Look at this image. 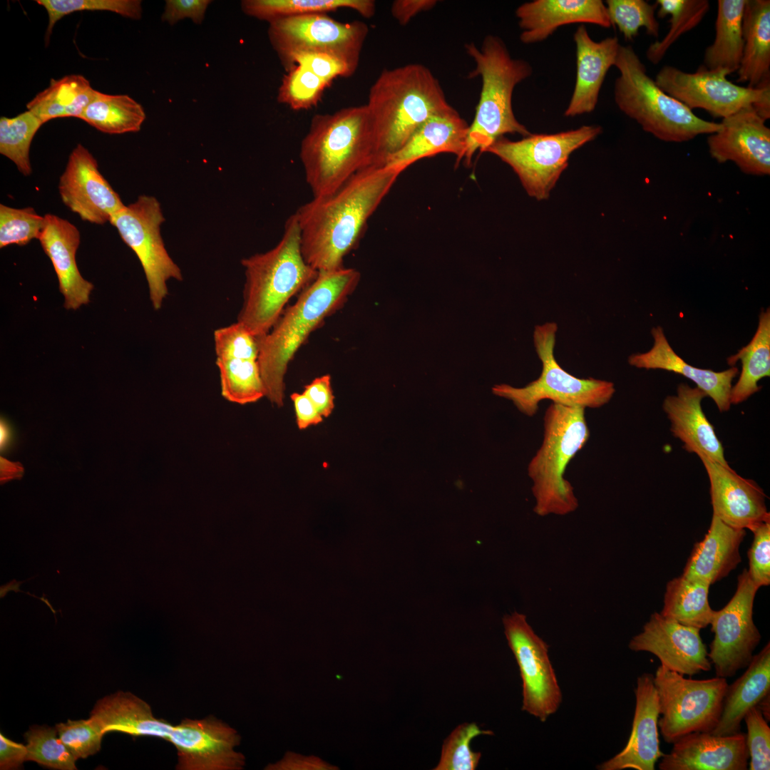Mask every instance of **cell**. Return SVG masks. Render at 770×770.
Returning a JSON list of instances; mask_svg holds the SVG:
<instances>
[{"label": "cell", "mask_w": 770, "mask_h": 770, "mask_svg": "<svg viewBox=\"0 0 770 770\" xmlns=\"http://www.w3.org/2000/svg\"><path fill=\"white\" fill-rule=\"evenodd\" d=\"M400 174L384 165L362 170L333 193L312 197L297 211L306 262L317 272L344 267L367 222Z\"/></svg>", "instance_id": "cell-1"}, {"label": "cell", "mask_w": 770, "mask_h": 770, "mask_svg": "<svg viewBox=\"0 0 770 770\" xmlns=\"http://www.w3.org/2000/svg\"><path fill=\"white\" fill-rule=\"evenodd\" d=\"M359 280L360 273L354 268L319 272L271 329L257 337V361L265 396L272 404L284 405V376L295 353L325 318L344 305Z\"/></svg>", "instance_id": "cell-2"}, {"label": "cell", "mask_w": 770, "mask_h": 770, "mask_svg": "<svg viewBox=\"0 0 770 770\" xmlns=\"http://www.w3.org/2000/svg\"><path fill=\"white\" fill-rule=\"evenodd\" d=\"M299 158L313 197L330 195L355 174L375 165V139L365 105L312 118Z\"/></svg>", "instance_id": "cell-3"}, {"label": "cell", "mask_w": 770, "mask_h": 770, "mask_svg": "<svg viewBox=\"0 0 770 770\" xmlns=\"http://www.w3.org/2000/svg\"><path fill=\"white\" fill-rule=\"evenodd\" d=\"M366 106L374 134L376 166L384 165L428 119L452 108L438 80L419 63L382 71Z\"/></svg>", "instance_id": "cell-4"}, {"label": "cell", "mask_w": 770, "mask_h": 770, "mask_svg": "<svg viewBox=\"0 0 770 770\" xmlns=\"http://www.w3.org/2000/svg\"><path fill=\"white\" fill-rule=\"evenodd\" d=\"M296 213L284 224L282 236L270 250L241 260L245 268L243 301L237 322L256 337L266 334L290 298L302 292L319 272L304 260Z\"/></svg>", "instance_id": "cell-5"}, {"label": "cell", "mask_w": 770, "mask_h": 770, "mask_svg": "<svg viewBox=\"0 0 770 770\" xmlns=\"http://www.w3.org/2000/svg\"><path fill=\"white\" fill-rule=\"evenodd\" d=\"M465 51L475 62L470 78L481 76L482 86L472 123L468 125L463 159L468 165L476 152H486L497 139L505 134H531L516 118L513 109L515 86L530 77L531 65L511 56L505 43L498 36L487 35L478 48L466 43Z\"/></svg>", "instance_id": "cell-6"}, {"label": "cell", "mask_w": 770, "mask_h": 770, "mask_svg": "<svg viewBox=\"0 0 770 770\" xmlns=\"http://www.w3.org/2000/svg\"><path fill=\"white\" fill-rule=\"evenodd\" d=\"M615 66L620 72L614 86L617 106L657 139L686 142L721 128L720 123L700 118L660 88L631 46L620 45Z\"/></svg>", "instance_id": "cell-7"}, {"label": "cell", "mask_w": 770, "mask_h": 770, "mask_svg": "<svg viewBox=\"0 0 770 770\" xmlns=\"http://www.w3.org/2000/svg\"><path fill=\"white\" fill-rule=\"evenodd\" d=\"M543 428L542 444L528 467L535 500L533 511L539 516L565 515L578 508L574 488L564 474L590 438L585 409L552 403Z\"/></svg>", "instance_id": "cell-8"}, {"label": "cell", "mask_w": 770, "mask_h": 770, "mask_svg": "<svg viewBox=\"0 0 770 770\" xmlns=\"http://www.w3.org/2000/svg\"><path fill=\"white\" fill-rule=\"evenodd\" d=\"M558 325L547 322L536 325L533 332L534 346L542 369L539 377L522 388L507 384L496 385L495 395L511 400L517 409L528 416L538 411L541 401L582 408H600L607 404L615 389L611 381L593 378H578L558 363L554 355Z\"/></svg>", "instance_id": "cell-9"}, {"label": "cell", "mask_w": 770, "mask_h": 770, "mask_svg": "<svg viewBox=\"0 0 770 770\" xmlns=\"http://www.w3.org/2000/svg\"><path fill=\"white\" fill-rule=\"evenodd\" d=\"M602 133L599 125H582L553 134H530L519 140L503 136L486 150L508 165L528 195L538 200L549 197L570 155Z\"/></svg>", "instance_id": "cell-10"}, {"label": "cell", "mask_w": 770, "mask_h": 770, "mask_svg": "<svg viewBox=\"0 0 770 770\" xmlns=\"http://www.w3.org/2000/svg\"><path fill=\"white\" fill-rule=\"evenodd\" d=\"M663 739L673 744L693 732H711L718 724L728 687L726 678H686L661 664L653 675Z\"/></svg>", "instance_id": "cell-11"}, {"label": "cell", "mask_w": 770, "mask_h": 770, "mask_svg": "<svg viewBox=\"0 0 770 770\" xmlns=\"http://www.w3.org/2000/svg\"><path fill=\"white\" fill-rule=\"evenodd\" d=\"M725 69L709 70L703 65L694 73L672 66H663L655 82L666 93L690 110L702 108L714 118H727L741 108L753 106L764 120L770 118V85L751 88L727 78Z\"/></svg>", "instance_id": "cell-12"}, {"label": "cell", "mask_w": 770, "mask_h": 770, "mask_svg": "<svg viewBox=\"0 0 770 770\" xmlns=\"http://www.w3.org/2000/svg\"><path fill=\"white\" fill-rule=\"evenodd\" d=\"M164 221L158 199L143 195L134 202L125 205L109 222L138 257L155 310L161 308L168 294L167 282L183 279L182 271L168 252L160 234Z\"/></svg>", "instance_id": "cell-13"}, {"label": "cell", "mask_w": 770, "mask_h": 770, "mask_svg": "<svg viewBox=\"0 0 770 770\" xmlns=\"http://www.w3.org/2000/svg\"><path fill=\"white\" fill-rule=\"evenodd\" d=\"M269 24V39L280 60L294 52L317 51L338 56L358 66L369 33L363 21L341 22L327 14L287 17Z\"/></svg>", "instance_id": "cell-14"}, {"label": "cell", "mask_w": 770, "mask_h": 770, "mask_svg": "<svg viewBox=\"0 0 770 770\" xmlns=\"http://www.w3.org/2000/svg\"><path fill=\"white\" fill-rule=\"evenodd\" d=\"M504 633L519 667L522 710L541 722L556 712L562 692L548 655V645L518 612L503 617Z\"/></svg>", "instance_id": "cell-15"}, {"label": "cell", "mask_w": 770, "mask_h": 770, "mask_svg": "<svg viewBox=\"0 0 770 770\" xmlns=\"http://www.w3.org/2000/svg\"><path fill=\"white\" fill-rule=\"evenodd\" d=\"M759 587L744 569L738 576L736 590L721 610H713L709 625L714 634L707 656L717 677L729 678L746 668L761 636L753 620V605Z\"/></svg>", "instance_id": "cell-16"}, {"label": "cell", "mask_w": 770, "mask_h": 770, "mask_svg": "<svg viewBox=\"0 0 770 770\" xmlns=\"http://www.w3.org/2000/svg\"><path fill=\"white\" fill-rule=\"evenodd\" d=\"M237 732L210 717L201 720L185 719L174 728L168 741L178 751L180 770H239L244 756L234 751L239 744Z\"/></svg>", "instance_id": "cell-17"}, {"label": "cell", "mask_w": 770, "mask_h": 770, "mask_svg": "<svg viewBox=\"0 0 770 770\" xmlns=\"http://www.w3.org/2000/svg\"><path fill=\"white\" fill-rule=\"evenodd\" d=\"M58 192L70 210L92 224L110 222L125 205L99 171L96 158L81 144L68 157L59 179Z\"/></svg>", "instance_id": "cell-18"}, {"label": "cell", "mask_w": 770, "mask_h": 770, "mask_svg": "<svg viewBox=\"0 0 770 770\" xmlns=\"http://www.w3.org/2000/svg\"><path fill=\"white\" fill-rule=\"evenodd\" d=\"M699 631L655 612L642 631L630 640L628 647L635 652H650L662 666L691 677L712 668Z\"/></svg>", "instance_id": "cell-19"}, {"label": "cell", "mask_w": 770, "mask_h": 770, "mask_svg": "<svg viewBox=\"0 0 770 770\" xmlns=\"http://www.w3.org/2000/svg\"><path fill=\"white\" fill-rule=\"evenodd\" d=\"M753 106L722 119L721 128L707 138L711 156L718 163L734 162L744 173L770 174V129Z\"/></svg>", "instance_id": "cell-20"}, {"label": "cell", "mask_w": 770, "mask_h": 770, "mask_svg": "<svg viewBox=\"0 0 770 770\" xmlns=\"http://www.w3.org/2000/svg\"><path fill=\"white\" fill-rule=\"evenodd\" d=\"M697 456L709 477L713 514L726 524L744 530L770 517L766 495L754 481L741 477L729 466Z\"/></svg>", "instance_id": "cell-21"}, {"label": "cell", "mask_w": 770, "mask_h": 770, "mask_svg": "<svg viewBox=\"0 0 770 770\" xmlns=\"http://www.w3.org/2000/svg\"><path fill=\"white\" fill-rule=\"evenodd\" d=\"M635 709L630 736L625 748L597 766L600 770H654L664 755L659 747V709L653 675L644 673L637 679Z\"/></svg>", "instance_id": "cell-22"}, {"label": "cell", "mask_w": 770, "mask_h": 770, "mask_svg": "<svg viewBox=\"0 0 770 770\" xmlns=\"http://www.w3.org/2000/svg\"><path fill=\"white\" fill-rule=\"evenodd\" d=\"M749 759L746 734L718 736L693 732L673 743L661 757L660 770H746Z\"/></svg>", "instance_id": "cell-23"}, {"label": "cell", "mask_w": 770, "mask_h": 770, "mask_svg": "<svg viewBox=\"0 0 770 770\" xmlns=\"http://www.w3.org/2000/svg\"><path fill=\"white\" fill-rule=\"evenodd\" d=\"M515 16L522 30L520 40L525 44L541 42L565 25L612 26L606 5L600 0H534L520 4Z\"/></svg>", "instance_id": "cell-24"}, {"label": "cell", "mask_w": 770, "mask_h": 770, "mask_svg": "<svg viewBox=\"0 0 770 770\" xmlns=\"http://www.w3.org/2000/svg\"><path fill=\"white\" fill-rule=\"evenodd\" d=\"M706 396L698 387L680 384L676 395L664 399L662 409L670 422L672 433L682 442L687 451L702 454L729 466L723 445L702 408V401Z\"/></svg>", "instance_id": "cell-25"}, {"label": "cell", "mask_w": 770, "mask_h": 770, "mask_svg": "<svg viewBox=\"0 0 770 770\" xmlns=\"http://www.w3.org/2000/svg\"><path fill=\"white\" fill-rule=\"evenodd\" d=\"M38 240L53 266L64 307L75 310L88 304L93 285L81 276L76 264L81 240L78 228L67 220L46 214Z\"/></svg>", "instance_id": "cell-26"}, {"label": "cell", "mask_w": 770, "mask_h": 770, "mask_svg": "<svg viewBox=\"0 0 770 770\" xmlns=\"http://www.w3.org/2000/svg\"><path fill=\"white\" fill-rule=\"evenodd\" d=\"M468 124L453 107L423 123L384 166L401 174L414 163L440 153L453 154L456 163L463 159Z\"/></svg>", "instance_id": "cell-27"}, {"label": "cell", "mask_w": 770, "mask_h": 770, "mask_svg": "<svg viewBox=\"0 0 770 770\" xmlns=\"http://www.w3.org/2000/svg\"><path fill=\"white\" fill-rule=\"evenodd\" d=\"M576 46V78L574 90L565 111L566 117L592 112L609 69L615 66L620 44L616 36L595 41L586 27L580 25L573 36Z\"/></svg>", "instance_id": "cell-28"}, {"label": "cell", "mask_w": 770, "mask_h": 770, "mask_svg": "<svg viewBox=\"0 0 770 770\" xmlns=\"http://www.w3.org/2000/svg\"><path fill=\"white\" fill-rule=\"evenodd\" d=\"M651 333L654 339L652 347L647 352L630 355L628 358L630 365L681 374L694 381L697 387L709 396L720 412L728 411L731 406L732 381L739 372L738 368L732 366L724 371H714L693 366L675 353L661 327L652 328Z\"/></svg>", "instance_id": "cell-29"}, {"label": "cell", "mask_w": 770, "mask_h": 770, "mask_svg": "<svg viewBox=\"0 0 770 770\" xmlns=\"http://www.w3.org/2000/svg\"><path fill=\"white\" fill-rule=\"evenodd\" d=\"M744 529L733 528L713 514L704 538L697 543L687 560L682 576L712 585L729 575L741 562L739 546Z\"/></svg>", "instance_id": "cell-30"}, {"label": "cell", "mask_w": 770, "mask_h": 770, "mask_svg": "<svg viewBox=\"0 0 770 770\" xmlns=\"http://www.w3.org/2000/svg\"><path fill=\"white\" fill-rule=\"evenodd\" d=\"M105 734L119 732L133 736H150L168 741L174 728L154 717L149 704L130 692H117L99 699L89 718Z\"/></svg>", "instance_id": "cell-31"}, {"label": "cell", "mask_w": 770, "mask_h": 770, "mask_svg": "<svg viewBox=\"0 0 770 770\" xmlns=\"http://www.w3.org/2000/svg\"><path fill=\"white\" fill-rule=\"evenodd\" d=\"M745 672L730 685L724 698L719 721L712 734L724 736L740 732L746 713L770 693V643L754 654Z\"/></svg>", "instance_id": "cell-32"}, {"label": "cell", "mask_w": 770, "mask_h": 770, "mask_svg": "<svg viewBox=\"0 0 770 770\" xmlns=\"http://www.w3.org/2000/svg\"><path fill=\"white\" fill-rule=\"evenodd\" d=\"M744 48L737 82L747 87L770 85V1L746 0L743 19Z\"/></svg>", "instance_id": "cell-33"}, {"label": "cell", "mask_w": 770, "mask_h": 770, "mask_svg": "<svg viewBox=\"0 0 770 770\" xmlns=\"http://www.w3.org/2000/svg\"><path fill=\"white\" fill-rule=\"evenodd\" d=\"M746 0H719L715 37L704 55L709 70L725 69L729 74L738 71L742 58V19Z\"/></svg>", "instance_id": "cell-34"}, {"label": "cell", "mask_w": 770, "mask_h": 770, "mask_svg": "<svg viewBox=\"0 0 770 770\" xmlns=\"http://www.w3.org/2000/svg\"><path fill=\"white\" fill-rule=\"evenodd\" d=\"M96 93L84 76L68 75L51 79L49 86L36 94L26 108L43 123L57 118H81Z\"/></svg>", "instance_id": "cell-35"}, {"label": "cell", "mask_w": 770, "mask_h": 770, "mask_svg": "<svg viewBox=\"0 0 770 770\" xmlns=\"http://www.w3.org/2000/svg\"><path fill=\"white\" fill-rule=\"evenodd\" d=\"M741 361V371L736 383L732 386L731 405H736L759 391L758 381L770 375V311L768 308L759 315V325L751 342L727 359L734 366Z\"/></svg>", "instance_id": "cell-36"}, {"label": "cell", "mask_w": 770, "mask_h": 770, "mask_svg": "<svg viewBox=\"0 0 770 770\" xmlns=\"http://www.w3.org/2000/svg\"><path fill=\"white\" fill-rule=\"evenodd\" d=\"M710 585L682 575L673 578L667 584L660 614L699 630L707 627L713 612L708 600Z\"/></svg>", "instance_id": "cell-37"}, {"label": "cell", "mask_w": 770, "mask_h": 770, "mask_svg": "<svg viewBox=\"0 0 770 770\" xmlns=\"http://www.w3.org/2000/svg\"><path fill=\"white\" fill-rule=\"evenodd\" d=\"M243 12L269 23L291 16L311 14H327L340 9H350L369 19L376 12L373 0H244Z\"/></svg>", "instance_id": "cell-38"}, {"label": "cell", "mask_w": 770, "mask_h": 770, "mask_svg": "<svg viewBox=\"0 0 770 770\" xmlns=\"http://www.w3.org/2000/svg\"><path fill=\"white\" fill-rule=\"evenodd\" d=\"M81 119L108 134L137 132L145 119L142 106L128 95H110L96 91Z\"/></svg>", "instance_id": "cell-39"}, {"label": "cell", "mask_w": 770, "mask_h": 770, "mask_svg": "<svg viewBox=\"0 0 770 770\" xmlns=\"http://www.w3.org/2000/svg\"><path fill=\"white\" fill-rule=\"evenodd\" d=\"M656 4L659 6V17L670 16V26L664 38L650 44L646 51L647 59L654 64L661 61L682 35L696 27L709 9L707 0H657Z\"/></svg>", "instance_id": "cell-40"}, {"label": "cell", "mask_w": 770, "mask_h": 770, "mask_svg": "<svg viewBox=\"0 0 770 770\" xmlns=\"http://www.w3.org/2000/svg\"><path fill=\"white\" fill-rule=\"evenodd\" d=\"M221 395L227 401L245 405L265 396L257 360L216 359Z\"/></svg>", "instance_id": "cell-41"}, {"label": "cell", "mask_w": 770, "mask_h": 770, "mask_svg": "<svg viewBox=\"0 0 770 770\" xmlns=\"http://www.w3.org/2000/svg\"><path fill=\"white\" fill-rule=\"evenodd\" d=\"M43 124V121L29 111L13 118H0V153L10 159L25 176L32 173L30 147L35 134Z\"/></svg>", "instance_id": "cell-42"}, {"label": "cell", "mask_w": 770, "mask_h": 770, "mask_svg": "<svg viewBox=\"0 0 770 770\" xmlns=\"http://www.w3.org/2000/svg\"><path fill=\"white\" fill-rule=\"evenodd\" d=\"M278 89L277 101L293 111L315 107L330 84L309 70L294 66L286 71Z\"/></svg>", "instance_id": "cell-43"}, {"label": "cell", "mask_w": 770, "mask_h": 770, "mask_svg": "<svg viewBox=\"0 0 770 770\" xmlns=\"http://www.w3.org/2000/svg\"><path fill=\"white\" fill-rule=\"evenodd\" d=\"M27 744L26 761L53 769H76L77 760L58 735L56 727L34 726L24 734Z\"/></svg>", "instance_id": "cell-44"}, {"label": "cell", "mask_w": 770, "mask_h": 770, "mask_svg": "<svg viewBox=\"0 0 770 770\" xmlns=\"http://www.w3.org/2000/svg\"><path fill=\"white\" fill-rule=\"evenodd\" d=\"M612 26H616L624 38L631 41L640 28H645L649 35L657 38L659 24L655 16L657 4L644 0H607L605 1Z\"/></svg>", "instance_id": "cell-45"}, {"label": "cell", "mask_w": 770, "mask_h": 770, "mask_svg": "<svg viewBox=\"0 0 770 770\" xmlns=\"http://www.w3.org/2000/svg\"><path fill=\"white\" fill-rule=\"evenodd\" d=\"M38 4L47 11L48 23L45 42L49 43L53 26L63 16L76 11H106L132 19L142 16L141 1L139 0H37Z\"/></svg>", "instance_id": "cell-46"}, {"label": "cell", "mask_w": 770, "mask_h": 770, "mask_svg": "<svg viewBox=\"0 0 770 770\" xmlns=\"http://www.w3.org/2000/svg\"><path fill=\"white\" fill-rule=\"evenodd\" d=\"M490 730H482L475 722L463 723L456 727L444 741L438 765L434 770H475L481 753L473 751L471 741L480 735H493Z\"/></svg>", "instance_id": "cell-47"}, {"label": "cell", "mask_w": 770, "mask_h": 770, "mask_svg": "<svg viewBox=\"0 0 770 770\" xmlns=\"http://www.w3.org/2000/svg\"><path fill=\"white\" fill-rule=\"evenodd\" d=\"M44 225V216L31 207L14 208L0 205V248L11 245H25L38 239Z\"/></svg>", "instance_id": "cell-48"}, {"label": "cell", "mask_w": 770, "mask_h": 770, "mask_svg": "<svg viewBox=\"0 0 770 770\" xmlns=\"http://www.w3.org/2000/svg\"><path fill=\"white\" fill-rule=\"evenodd\" d=\"M286 71L294 66L304 67L330 85L339 77L351 76L358 66L332 53L317 51H297L281 60Z\"/></svg>", "instance_id": "cell-49"}, {"label": "cell", "mask_w": 770, "mask_h": 770, "mask_svg": "<svg viewBox=\"0 0 770 770\" xmlns=\"http://www.w3.org/2000/svg\"><path fill=\"white\" fill-rule=\"evenodd\" d=\"M213 337L216 359L257 360V337L252 335L240 323L236 322L217 329L214 332Z\"/></svg>", "instance_id": "cell-50"}, {"label": "cell", "mask_w": 770, "mask_h": 770, "mask_svg": "<svg viewBox=\"0 0 770 770\" xmlns=\"http://www.w3.org/2000/svg\"><path fill=\"white\" fill-rule=\"evenodd\" d=\"M58 735L76 759L101 749L103 734L90 719L68 720L56 725Z\"/></svg>", "instance_id": "cell-51"}, {"label": "cell", "mask_w": 770, "mask_h": 770, "mask_svg": "<svg viewBox=\"0 0 770 770\" xmlns=\"http://www.w3.org/2000/svg\"><path fill=\"white\" fill-rule=\"evenodd\" d=\"M747 729L746 743L750 770L770 769V728L757 707H751L744 719Z\"/></svg>", "instance_id": "cell-52"}, {"label": "cell", "mask_w": 770, "mask_h": 770, "mask_svg": "<svg viewBox=\"0 0 770 770\" xmlns=\"http://www.w3.org/2000/svg\"><path fill=\"white\" fill-rule=\"evenodd\" d=\"M754 540L748 552L749 575L759 588L770 583V517L749 529Z\"/></svg>", "instance_id": "cell-53"}, {"label": "cell", "mask_w": 770, "mask_h": 770, "mask_svg": "<svg viewBox=\"0 0 770 770\" xmlns=\"http://www.w3.org/2000/svg\"><path fill=\"white\" fill-rule=\"evenodd\" d=\"M210 3V0H167L162 21L173 25L180 20L190 18L194 23L200 24Z\"/></svg>", "instance_id": "cell-54"}, {"label": "cell", "mask_w": 770, "mask_h": 770, "mask_svg": "<svg viewBox=\"0 0 770 770\" xmlns=\"http://www.w3.org/2000/svg\"><path fill=\"white\" fill-rule=\"evenodd\" d=\"M303 393L313 402L321 415L329 416L334 408L331 376L328 374L315 378L305 386Z\"/></svg>", "instance_id": "cell-55"}, {"label": "cell", "mask_w": 770, "mask_h": 770, "mask_svg": "<svg viewBox=\"0 0 770 770\" xmlns=\"http://www.w3.org/2000/svg\"><path fill=\"white\" fill-rule=\"evenodd\" d=\"M291 399L299 429L304 430L322 422L324 417L306 394L295 392L291 395Z\"/></svg>", "instance_id": "cell-56"}, {"label": "cell", "mask_w": 770, "mask_h": 770, "mask_svg": "<svg viewBox=\"0 0 770 770\" xmlns=\"http://www.w3.org/2000/svg\"><path fill=\"white\" fill-rule=\"evenodd\" d=\"M436 0H395L391 6L392 16L401 26H406L417 14L433 9Z\"/></svg>", "instance_id": "cell-57"}, {"label": "cell", "mask_w": 770, "mask_h": 770, "mask_svg": "<svg viewBox=\"0 0 770 770\" xmlns=\"http://www.w3.org/2000/svg\"><path fill=\"white\" fill-rule=\"evenodd\" d=\"M27 748L0 734V769H18L26 761Z\"/></svg>", "instance_id": "cell-58"}, {"label": "cell", "mask_w": 770, "mask_h": 770, "mask_svg": "<svg viewBox=\"0 0 770 770\" xmlns=\"http://www.w3.org/2000/svg\"><path fill=\"white\" fill-rule=\"evenodd\" d=\"M326 764L314 758H299L288 756L278 764H274L272 769H323Z\"/></svg>", "instance_id": "cell-59"}, {"label": "cell", "mask_w": 770, "mask_h": 770, "mask_svg": "<svg viewBox=\"0 0 770 770\" xmlns=\"http://www.w3.org/2000/svg\"><path fill=\"white\" fill-rule=\"evenodd\" d=\"M24 473L19 463H12L1 457V483L13 478H21Z\"/></svg>", "instance_id": "cell-60"}, {"label": "cell", "mask_w": 770, "mask_h": 770, "mask_svg": "<svg viewBox=\"0 0 770 770\" xmlns=\"http://www.w3.org/2000/svg\"><path fill=\"white\" fill-rule=\"evenodd\" d=\"M31 579V578H29L27 580H29ZM27 580L18 582L15 579H14L11 581H10L9 582H8L7 584L1 585V587H0V597L1 598L4 597L7 594V592L11 591V590H13L15 592H24V593H26V594H28V595H29L31 596L34 597L35 598H38V599L41 600V601L44 602L50 607V609L53 611V612L55 614L56 611L53 609V607H52L51 605L50 604V602H48V600L46 598H45V595L44 594L43 595V596L41 597H37V596H36L34 595H32V594H31L29 592H24V591L20 590L19 586L21 585V584L26 582V581H27Z\"/></svg>", "instance_id": "cell-61"}, {"label": "cell", "mask_w": 770, "mask_h": 770, "mask_svg": "<svg viewBox=\"0 0 770 770\" xmlns=\"http://www.w3.org/2000/svg\"><path fill=\"white\" fill-rule=\"evenodd\" d=\"M756 707L761 711L764 719L769 722L770 719V693L762 698Z\"/></svg>", "instance_id": "cell-62"}, {"label": "cell", "mask_w": 770, "mask_h": 770, "mask_svg": "<svg viewBox=\"0 0 770 770\" xmlns=\"http://www.w3.org/2000/svg\"><path fill=\"white\" fill-rule=\"evenodd\" d=\"M1 449H4L9 441L10 432L9 426L3 421H1Z\"/></svg>", "instance_id": "cell-63"}]
</instances>
